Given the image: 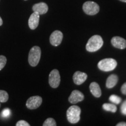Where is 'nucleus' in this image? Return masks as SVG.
<instances>
[{
	"mask_svg": "<svg viewBox=\"0 0 126 126\" xmlns=\"http://www.w3.org/2000/svg\"><path fill=\"white\" fill-rule=\"evenodd\" d=\"M102 107H103L104 110L108 111H111L112 113H115L117 111V106L114 104L104 103Z\"/></svg>",
	"mask_w": 126,
	"mask_h": 126,
	"instance_id": "nucleus-16",
	"label": "nucleus"
},
{
	"mask_svg": "<svg viewBox=\"0 0 126 126\" xmlns=\"http://www.w3.org/2000/svg\"><path fill=\"white\" fill-rule=\"evenodd\" d=\"M83 12L88 15H94L99 12V5L93 1H86L83 4Z\"/></svg>",
	"mask_w": 126,
	"mask_h": 126,
	"instance_id": "nucleus-5",
	"label": "nucleus"
},
{
	"mask_svg": "<svg viewBox=\"0 0 126 126\" xmlns=\"http://www.w3.org/2000/svg\"><path fill=\"white\" fill-rule=\"evenodd\" d=\"M0 107H1V104H0Z\"/></svg>",
	"mask_w": 126,
	"mask_h": 126,
	"instance_id": "nucleus-28",
	"label": "nucleus"
},
{
	"mask_svg": "<svg viewBox=\"0 0 126 126\" xmlns=\"http://www.w3.org/2000/svg\"><path fill=\"white\" fill-rule=\"evenodd\" d=\"M87 77V74L85 72L77 71L73 75V81L77 85H80L86 81Z\"/></svg>",
	"mask_w": 126,
	"mask_h": 126,
	"instance_id": "nucleus-12",
	"label": "nucleus"
},
{
	"mask_svg": "<svg viewBox=\"0 0 126 126\" xmlns=\"http://www.w3.org/2000/svg\"><path fill=\"white\" fill-rule=\"evenodd\" d=\"M61 78L59 71L56 69L52 70L50 72L48 77V82L51 87L56 88L59 86L60 83Z\"/></svg>",
	"mask_w": 126,
	"mask_h": 126,
	"instance_id": "nucleus-6",
	"label": "nucleus"
},
{
	"mask_svg": "<svg viewBox=\"0 0 126 126\" xmlns=\"http://www.w3.org/2000/svg\"><path fill=\"white\" fill-rule=\"evenodd\" d=\"M89 89H90L91 92L92 94L96 97H100L102 94L101 89H100V86L98 83L95 82H93L90 84L89 86Z\"/></svg>",
	"mask_w": 126,
	"mask_h": 126,
	"instance_id": "nucleus-14",
	"label": "nucleus"
},
{
	"mask_svg": "<svg viewBox=\"0 0 126 126\" xmlns=\"http://www.w3.org/2000/svg\"><path fill=\"white\" fill-rule=\"evenodd\" d=\"M25 1H27V0H25Z\"/></svg>",
	"mask_w": 126,
	"mask_h": 126,
	"instance_id": "nucleus-29",
	"label": "nucleus"
},
{
	"mask_svg": "<svg viewBox=\"0 0 126 126\" xmlns=\"http://www.w3.org/2000/svg\"><path fill=\"white\" fill-rule=\"evenodd\" d=\"M7 63V58L4 56H0V71L4 68Z\"/></svg>",
	"mask_w": 126,
	"mask_h": 126,
	"instance_id": "nucleus-20",
	"label": "nucleus"
},
{
	"mask_svg": "<svg viewBox=\"0 0 126 126\" xmlns=\"http://www.w3.org/2000/svg\"><path fill=\"white\" fill-rule=\"evenodd\" d=\"M111 43L113 47L119 49H124L126 48V40L119 36L113 37L111 40Z\"/></svg>",
	"mask_w": 126,
	"mask_h": 126,
	"instance_id": "nucleus-10",
	"label": "nucleus"
},
{
	"mask_svg": "<svg viewBox=\"0 0 126 126\" xmlns=\"http://www.w3.org/2000/svg\"><path fill=\"white\" fill-rule=\"evenodd\" d=\"M57 125L56 121L53 118H48L43 123V126H56Z\"/></svg>",
	"mask_w": 126,
	"mask_h": 126,
	"instance_id": "nucleus-19",
	"label": "nucleus"
},
{
	"mask_svg": "<svg viewBox=\"0 0 126 126\" xmlns=\"http://www.w3.org/2000/svg\"><path fill=\"white\" fill-rule=\"evenodd\" d=\"M84 99V95L82 92L78 90L73 91L68 98L69 102L72 104H76L82 101Z\"/></svg>",
	"mask_w": 126,
	"mask_h": 126,
	"instance_id": "nucleus-9",
	"label": "nucleus"
},
{
	"mask_svg": "<svg viewBox=\"0 0 126 126\" xmlns=\"http://www.w3.org/2000/svg\"><path fill=\"white\" fill-rule=\"evenodd\" d=\"M42 103V98L39 96H34L29 97L26 102V107L31 110L36 109L40 107Z\"/></svg>",
	"mask_w": 126,
	"mask_h": 126,
	"instance_id": "nucleus-7",
	"label": "nucleus"
},
{
	"mask_svg": "<svg viewBox=\"0 0 126 126\" xmlns=\"http://www.w3.org/2000/svg\"><path fill=\"white\" fill-rule=\"evenodd\" d=\"M39 18H40V15L37 12H34L32 14L28 21L30 29L34 30L37 28L39 23Z\"/></svg>",
	"mask_w": 126,
	"mask_h": 126,
	"instance_id": "nucleus-11",
	"label": "nucleus"
},
{
	"mask_svg": "<svg viewBox=\"0 0 126 126\" xmlns=\"http://www.w3.org/2000/svg\"><path fill=\"white\" fill-rule=\"evenodd\" d=\"M63 39V33L60 31H55L50 35V42L51 45L54 46H58L62 42Z\"/></svg>",
	"mask_w": 126,
	"mask_h": 126,
	"instance_id": "nucleus-8",
	"label": "nucleus"
},
{
	"mask_svg": "<svg viewBox=\"0 0 126 126\" xmlns=\"http://www.w3.org/2000/svg\"><path fill=\"white\" fill-rule=\"evenodd\" d=\"M9 96L8 93L5 91L0 90V103H4L8 100Z\"/></svg>",
	"mask_w": 126,
	"mask_h": 126,
	"instance_id": "nucleus-17",
	"label": "nucleus"
},
{
	"mask_svg": "<svg viewBox=\"0 0 126 126\" xmlns=\"http://www.w3.org/2000/svg\"><path fill=\"white\" fill-rule=\"evenodd\" d=\"M116 126H126V122H120L116 124Z\"/></svg>",
	"mask_w": 126,
	"mask_h": 126,
	"instance_id": "nucleus-25",
	"label": "nucleus"
},
{
	"mask_svg": "<svg viewBox=\"0 0 126 126\" xmlns=\"http://www.w3.org/2000/svg\"><path fill=\"white\" fill-rule=\"evenodd\" d=\"M10 114H11L10 109L7 108V109H5L2 110V111L1 112V117H2L3 118H7L10 116Z\"/></svg>",
	"mask_w": 126,
	"mask_h": 126,
	"instance_id": "nucleus-21",
	"label": "nucleus"
},
{
	"mask_svg": "<svg viewBox=\"0 0 126 126\" xmlns=\"http://www.w3.org/2000/svg\"><path fill=\"white\" fill-rule=\"evenodd\" d=\"M33 11L37 12L39 15H43L48 11V5L45 2H40L34 4L32 7Z\"/></svg>",
	"mask_w": 126,
	"mask_h": 126,
	"instance_id": "nucleus-13",
	"label": "nucleus"
},
{
	"mask_svg": "<svg viewBox=\"0 0 126 126\" xmlns=\"http://www.w3.org/2000/svg\"><path fill=\"white\" fill-rule=\"evenodd\" d=\"M119 1H122V2H126V0H119Z\"/></svg>",
	"mask_w": 126,
	"mask_h": 126,
	"instance_id": "nucleus-27",
	"label": "nucleus"
},
{
	"mask_svg": "<svg viewBox=\"0 0 126 126\" xmlns=\"http://www.w3.org/2000/svg\"><path fill=\"white\" fill-rule=\"evenodd\" d=\"M16 126H30V124L25 120H20L16 123Z\"/></svg>",
	"mask_w": 126,
	"mask_h": 126,
	"instance_id": "nucleus-23",
	"label": "nucleus"
},
{
	"mask_svg": "<svg viewBox=\"0 0 126 126\" xmlns=\"http://www.w3.org/2000/svg\"><path fill=\"white\" fill-rule=\"evenodd\" d=\"M117 63L113 59H105L98 63L97 66L99 70L104 72H109L114 70L117 67Z\"/></svg>",
	"mask_w": 126,
	"mask_h": 126,
	"instance_id": "nucleus-3",
	"label": "nucleus"
},
{
	"mask_svg": "<svg viewBox=\"0 0 126 126\" xmlns=\"http://www.w3.org/2000/svg\"><path fill=\"white\" fill-rule=\"evenodd\" d=\"M120 111L123 114L126 115V100H125L123 102L120 108Z\"/></svg>",
	"mask_w": 126,
	"mask_h": 126,
	"instance_id": "nucleus-22",
	"label": "nucleus"
},
{
	"mask_svg": "<svg viewBox=\"0 0 126 126\" xmlns=\"http://www.w3.org/2000/svg\"><path fill=\"white\" fill-rule=\"evenodd\" d=\"M119 78L116 75L111 74L108 77L106 80V85L108 88H112L117 83Z\"/></svg>",
	"mask_w": 126,
	"mask_h": 126,
	"instance_id": "nucleus-15",
	"label": "nucleus"
},
{
	"mask_svg": "<svg viewBox=\"0 0 126 126\" xmlns=\"http://www.w3.org/2000/svg\"><path fill=\"white\" fill-rule=\"evenodd\" d=\"M121 91L122 93L124 95H126V82H125L123 85L122 88H121Z\"/></svg>",
	"mask_w": 126,
	"mask_h": 126,
	"instance_id": "nucleus-24",
	"label": "nucleus"
},
{
	"mask_svg": "<svg viewBox=\"0 0 126 126\" xmlns=\"http://www.w3.org/2000/svg\"><path fill=\"white\" fill-rule=\"evenodd\" d=\"M41 57V49L39 46H34L31 48L28 56V61L32 67H36L39 64Z\"/></svg>",
	"mask_w": 126,
	"mask_h": 126,
	"instance_id": "nucleus-4",
	"label": "nucleus"
},
{
	"mask_svg": "<svg viewBox=\"0 0 126 126\" xmlns=\"http://www.w3.org/2000/svg\"><path fill=\"white\" fill-rule=\"evenodd\" d=\"M81 110L76 105L70 107L67 111V118L68 122L71 124H76L80 120Z\"/></svg>",
	"mask_w": 126,
	"mask_h": 126,
	"instance_id": "nucleus-2",
	"label": "nucleus"
},
{
	"mask_svg": "<svg viewBox=\"0 0 126 126\" xmlns=\"http://www.w3.org/2000/svg\"><path fill=\"white\" fill-rule=\"evenodd\" d=\"M109 100L114 105H118L122 102V98L116 94H111L109 97Z\"/></svg>",
	"mask_w": 126,
	"mask_h": 126,
	"instance_id": "nucleus-18",
	"label": "nucleus"
},
{
	"mask_svg": "<svg viewBox=\"0 0 126 126\" xmlns=\"http://www.w3.org/2000/svg\"><path fill=\"white\" fill-rule=\"evenodd\" d=\"M103 45V40L99 35L92 36L88 41L86 45V49L88 51L94 52L99 50Z\"/></svg>",
	"mask_w": 126,
	"mask_h": 126,
	"instance_id": "nucleus-1",
	"label": "nucleus"
},
{
	"mask_svg": "<svg viewBox=\"0 0 126 126\" xmlns=\"http://www.w3.org/2000/svg\"><path fill=\"white\" fill-rule=\"evenodd\" d=\"M2 23H3L2 20V19H1V17H0V26H1V25H2Z\"/></svg>",
	"mask_w": 126,
	"mask_h": 126,
	"instance_id": "nucleus-26",
	"label": "nucleus"
}]
</instances>
